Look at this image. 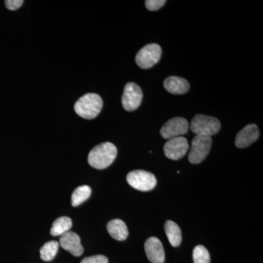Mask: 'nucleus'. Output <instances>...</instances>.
Segmentation results:
<instances>
[{
	"label": "nucleus",
	"mask_w": 263,
	"mask_h": 263,
	"mask_svg": "<svg viewBox=\"0 0 263 263\" xmlns=\"http://www.w3.org/2000/svg\"><path fill=\"white\" fill-rule=\"evenodd\" d=\"M59 246H60V243L56 240H51V241L45 243L40 251L41 258L45 262H50V261L53 260L58 252Z\"/></svg>",
	"instance_id": "18"
},
{
	"label": "nucleus",
	"mask_w": 263,
	"mask_h": 263,
	"mask_svg": "<svg viewBox=\"0 0 263 263\" xmlns=\"http://www.w3.org/2000/svg\"><path fill=\"white\" fill-rule=\"evenodd\" d=\"M72 221L68 216H61L53 221L51 228V234L53 236H61L67 232L70 231Z\"/></svg>",
	"instance_id": "16"
},
{
	"label": "nucleus",
	"mask_w": 263,
	"mask_h": 263,
	"mask_svg": "<svg viewBox=\"0 0 263 263\" xmlns=\"http://www.w3.org/2000/svg\"><path fill=\"white\" fill-rule=\"evenodd\" d=\"M143 100L141 88L135 83H128L124 87L122 103L123 108L127 111H134L139 108Z\"/></svg>",
	"instance_id": "7"
},
{
	"label": "nucleus",
	"mask_w": 263,
	"mask_h": 263,
	"mask_svg": "<svg viewBox=\"0 0 263 263\" xmlns=\"http://www.w3.org/2000/svg\"><path fill=\"white\" fill-rule=\"evenodd\" d=\"M103 105V100L100 95L88 93L76 102L74 109L79 117L85 119H93L100 114Z\"/></svg>",
	"instance_id": "2"
},
{
	"label": "nucleus",
	"mask_w": 263,
	"mask_h": 263,
	"mask_svg": "<svg viewBox=\"0 0 263 263\" xmlns=\"http://www.w3.org/2000/svg\"><path fill=\"white\" fill-rule=\"evenodd\" d=\"M162 56V48L158 44L151 43L142 48L137 53V65L142 69H149L158 63Z\"/></svg>",
	"instance_id": "6"
},
{
	"label": "nucleus",
	"mask_w": 263,
	"mask_h": 263,
	"mask_svg": "<svg viewBox=\"0 0 263 263\" xmlns=\"http://www.w3.org/2000/svg\"><path fill=\"white\" fill-rule=\"evenodd\" d=\"M127 181L132 187L142 192L150 191L157 185V179L155 175L142 170H137L129 173Z\"/></svg>",
	"instance_id": "4"
},
{
	"label": "nucleus",
	"mask_w": 263,
	"mask_h": 263,
	"mask_svg": "<svg viewBox=\"0 0 263 263\" xmlns=\"http://www.w3.org/2000/svg\"><path fill=\"white\" fill-rule=\"evenodd\" d=\"M60 243L61 247L68 251L75 257H80L84 253V247L81 245L79 235L72 231H68L60 236Z\"/></svg>",
	"instance_id": "10"
},
{
	"label": "nucleus",
	"mask_w": 263,
	"mask_h": 263,
	"mask_svg": "<svg viewBox=\"0 0 263 263\" xmlns=\"http://www.w3.org/2000/svg\"><path fill=\"white\" fill-rule=\"evenodd\" d=\"M147 257L152 263H164L165 254L162 242L156 237H151L145 243Z\"/></svg>",
	"instance_id": "11"
},
{
	"label": "nucleus",
	"mask_w": 263,
	"mask_h": 263,
	"mask_svg": "<svg viewBox=\"0 0 263 263\" xmlns=\"http://www.w3.org/2000/svg\"><path fill=\"white\" fill-rule=\"evenodd\" d=\"M212 145V137L196 136L192 141L189 161L192 164H199L205 160Z\"/></svg>",
	"instance_id": "5"
},
{
	"label": "nucleus",
	"mask_w": 263,
	"mask_h": 263,
	"mask_svg": "<svg viewBox=\"0 0 263 263\" xmlns=\"http://www.w3.org/2000/svg\"><path fill=\"white\" fill-rule=\"evenodd\" d=\"M188 149L187 140L181 136L168 140L164 146V155L173 160H179L182 158Z\"/></svg>",
	"instance_id": "9"
},
{
	"label": "nucleus",
	"mask_w": 263,
	"mask_h": 263,
	"mask_svg": "<svg viewBox=\"0 0 263 263\" xmlns=\"http://www.w3.org/2000/svg\"><path fill=\"white\" fill-rule=\"evenodd\" d=\"M165 3V0H147L145 2L147 9L151 11H155V10L160 9Z\"/></svg>",
	"instance_id": "20"
},
{
	"label": "nucleus",
	"mask_w": 263,
	"mask_h": 263,
	"mask_svg": "<svg viewBox=\"0 0 263 263\" xmlns=\"http://www.w3.org/2000/svg\"><path fill=\"white\" fill-rule=\"evenodd\" d=\"M189 123L186 119L182 117H176L170 119L160 129V134L164 139L181 137L187 133Z\"/></svg>",
	"instance_id": "8"
},
{
	"label": "nucleus",
	"mask_w": 263,
	"mask_h": 263,
	"mask_svg": "<svg viewBox=\"0 0 263 263\" xmlns=\"http://www.w3.org/2000/svg\"><path fill=\"white\" fill-rule=\"evenodd\" d=\"M164 86L168 92L173 95H183L190 90V84L182 78L171 76L164 81Z\"/></svg>",
	"instance_id": "13"
},
{
	"label": "nucleus",
	"mask_w": 263,
	"mask_h": 263,
	"mask_svg": "<svg viewBox=\"0 0 263 263\" xmlns=\"http://www.w3.org/2000/svg\"><path fill=\"white\" fill-rule=\"evenodd\" d=\"M117 155V148L113 143H100L89 152L88 162L95 169H105L113 163Z\"/></svg>",
	"instance_id": "1"
},
{
	"label": "nucleus",
	"mask_w": 263,
	"mask_h": 263,
	"mask_svg": "<svg viewBox=\"0 0 263 263\" xmlns=\"http://www.w3.org/2000/svg\"><path fill=\"white\" fill-rule=\"evenodd\" d=\"M107 230L112 238L120 241L127 239L129 235L125 223L119 219H113L109 221L107 224Z\"/></svg>",
	"instance_id": "14"
},
{
	"label": "nucleus",
	"mask_w": 263,
	"mask_h": 263,
	"mask_svg": "<svg viewBox=\"0 0 263 263\" xmlns=\"http://www.w3.org/2000/svg\"><path fill=\"white\" fill-rule=\"evenodd\" d=\"M190 129L196 136L212 137L220 130L221 123L216 118L198 114L192 120Z\"/></svg>",
	"instance_id": "3"
},
{
	"label": "nucleus",
	"mask_w": 263,
	"mask_h": 263,
	"mask_svg": "<svg viewBox=\"0 0 263 263\" xmlns=\"http://www.w3.org/2000/svg\"><path fill=\"white\" fill-rule=\"evenodd\" d=\"M81 263H108V259L104 255H95L86 257Z\"/></svg>",
	"instance_id": "21"
},
{
	"label": "nucleus",
	"mask_w": 263,
	"mask_h": 263,
	"mask_svg": "<svg viewBox=\"0 0 263 263\" xmlns=\"http://www.w3.org/2000/svg\"><path fill=\"white\" fill-rule=\"evenodd\" d=\"M91 194V189L87 185H83L76 188L71 197L72 206H79L89 198Z\"/></svg>",
	"instance_id": "17"
},
{
	"label": "nucleus",
	"mask_w": 263,
	"mask_h": 263,
	"mask_svg": "<svg viewBox=\"0 0 263 263\" xmlns=\"http://www.w3.org/2000/svg\"><path fill=\"white\" fill-rule=\"evenodd\" d=\"M259 136L258 127L256 124H249L240 130L235 138V146L239 148H247L254 143Z\"/></svg>",
	"instance_id": "12"
},
{
	"label": "nucleus",
	"mask_w": 263,
	"mask_h": 263,
	"mask_svg": "<svg viewBox=\"0 0 263 263\" xmlns=\"http://www.w3.org/2000/svg\"><path fill=\"white\" fill-rule=\"evenodd\" d=\"M166 235L168 238L170 243L174 247H177L181 245L182 240L181 230L179 226L174 221L168 220L164 224Z\"/></svg>",
	"instance_id": "15"
},
{
	"label": "nucleus",
	"mask_w": 263,
	"mask_h": 263,
	"mask_svg": "<svg viewBox=\"0 0 263 263\" xmlns=\"http://www.w3.org/2000/svg\"><path fill=\"white\" fill-rule=\"evenodd\" d=\"M23 0H7L5 1V6L10 10H15L23 5Z\"/></svg>",
	"instance_id": "22"
},
{
	"label": "nucleus",
	"mask_w": 263,
	"mask_h": 263,
	"mask_svg": "<svg viewBox=\"0 0 263 263\" xmlns=\"http://www.w3.org/2000/svg\"><path fill=\"white\" fill-rule=\"evenodd\" d=\"M193 260L194 263H210V254L208 249L203 246H197L193 250Z\"/></svg>",
	"instance_id": "19"
}]
</instances>
